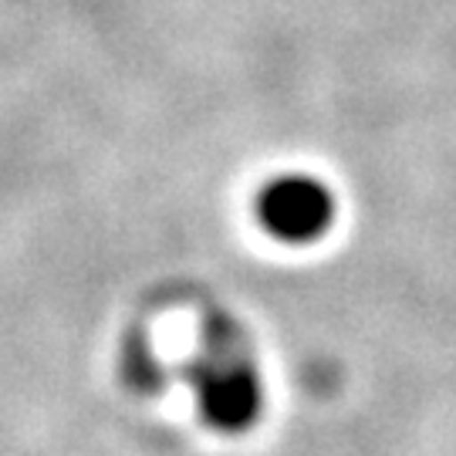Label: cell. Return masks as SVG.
Masks as SVG:
<instances>
[{
	"label": "cell",
	"mask_w": 456,
	"mask_h": 456,
	"mask_svg": "<svg viewBox=\"0 0 456 456\" xmlns=\"http://www.w3.org/2000/svg\"><path fill=\"white\" fill-rule=\"evenodd\" d=\"M335 193L318 176L288 173L277 176L257 196V220L281 244H314L335 224Z\"/></svg>",
	"instance_id": "7a4b0ae2"
},
{
	"label": "cell",
	"mask_w": 456,
	"mask_h": 456,
	"mask_svg": "<svg viewBox=\"0 0 456 456\" xmlns=\"http://www.w3.org/2000/svg\"><path fill=\"white\" fill-rule=\"evenodd\" d=\"M193 389L203 423L216 433H244L261 419V375L237 348H210L196 365Z\"/></svg>",
	"instance_id": "6da1fadb"
}]
</instances>
